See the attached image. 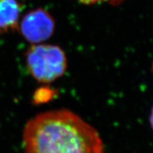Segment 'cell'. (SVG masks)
I'll list each match as a JSON object with an SVG mask.
<instances>
[{
	"label": "cell",
	"mask_w": 153,
	"mask_h": 153,
	"mask_svg": "<svg viewBox=\"0 0 153 153\" xmlns=\"http://www.w3.org/2000/svg\"><path fill=\"white\" fill-rule=\"evenodd\" d=\"M23 146L24 153H105L97 129L66 108L30 118L23 131Z\"/></svg>",
	"instance_id": "1"
},
{
	"label": "cell",
	"mask_w": 153,
	"mask_h": 153,
	"mask_svg": "<svg viewBox=\"0 0 153 153\" xmlns=\"http://www.w3.org/2000/svg\"><path fill=\"white\" fill-rule=\"evenodd\" d=\"M26 67L36 81L49 84L61 77L68 68L65 53L57 45L36 44L26 53Z\"/></svg>",
	"instance_id": "2"
},
{
	"label": "cell",
	"mask_w": 153,
	"mask_h": 153,
	"mask_svg": "<svg viewBox=\"0 0 153 153\" xmlns=\"http://www.w3.org/2000/svg\"><path fill=\"white\" fill-rule=\"evenodd\" d=\"M19 27L25 39L31 43L38 44L52 36L55 29V22L47 11L38 8L25 15Z\"/></svg>",
	"instance_id": "3"
},
{
	"label": "cell",
	"mask_w": 153,
	"mask_h": 153,
	"mask_svg": "<svg viewBox=\"0 0 153 153\" xmlns=\"http://www.w3.org/2000/svg\"><path fill=\"white\" fill-rule=\"evenodd\" d=\"M22 5L18 0H0V32L18 28Z\"/></svg>",
	"instance_id": "4"
},
{
	"label": "cell",
	"mask_w": 153,
	"mask_h": 153,
	"mask_svg": "<svg viewBox=\"0 0 153 153\" xmlns=\"http://www.w3.org/2000/svg\"><path fill=\"white\" fill-rule=\"evenodd\" d=\"M57 96V90L50 87H41L36 89L33 97L36 104H42L48 102Z\"/></svg>",
	"instance_id": "5"
},
{
	"label": "cell",
	"mask_w": 153,
	"mask_h": 153,
	"mask_svg": "<svg viewBox=\"0 0 153 153\" xmlns=\"http://www.w3.org/2000/svg\"><path fill=\"white\" fill-rule=\"evenodd\" d=\"M80 2L85 4H94L97 3H103L106 2L110 4L116 6L121 4L124 0H79Z\"/></svg>",
	"instance_id": "6"
},
{
	"label": "cell",
	"mask_w": 153,
	"mask_h": 153,
	"mask_svg": "<svg viewBox=\"0 0 153 153\" xmlns=\"http://www.w3.org/2000/svg\"><path fill=\"white\" fill-rule=\"evenodd\" d=\"M150 123L151 128L153 130V107L152 108V110H151V114L150 116Z\"/></svg>",
	"instance_id": "7"
},
{
	"label": "cell",
	"mask_w": 153,
	"mask_h": 153,
	"mask_svg": "<svg viewBox=\"0 0 153 153\" xmlns=\"http://www.w3.org/2000/svg\"><path fill=\"white\" fill-rule=\"evenodd\" d=\"M152 71H153V63H152Z\"/></svg>",
	"instance_id": "8"
}]
</instances>
